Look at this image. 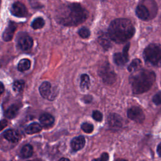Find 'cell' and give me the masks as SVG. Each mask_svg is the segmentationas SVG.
Returning a JSON list of instances; mask_svg holds the SVG:
<instances>
[{"label":"cell","instance_id":"cell-28","mask_svg":"<svg viewBox=\"0 0 161 161\" xmlns=\"http://www.w3.org/2000/svg\"><path fill=\"white\" fill-rule=\"evenodd\" d=\"M92 118L97 121H101L103 119V114L97 110H95L92 112Z\"/></svg>","mask_w":161,"mask_h":161},{"label":"cell","instance_id":"cell-10","mask_svg":"<svg viewBox=\"0 0 161 161\" xmlns=\"http://www.w3.org/2000/svg\"><path fill=\"white\" fill-rule=\"evenodd\" d=\"M16 24L13 21H9L3 33V39L5 42H9L12 40L14 31L16 29Z\"/></svg>","mask_w":161,"mask_h":161},{"label":"cell","instance_id":"cell-23","mask_svg":"<svg viewBox=\"0 0 161 161\" xmlns=\"http://www.w3.org/2000/svg\"><path fill=\"white\" fill-rule=\"evenodd\" d=\"M142 65V62L140 59L135 58L132 60L131 64L128 67V70L130 72H134L140 69Z\"/></svg>","mask_w":161,"mask_h":161},{"label":"cell","instance_id":"cell-17","mask_svg":"<svg viewBox=\"0 0 161 161\" xmlns=\"http://www.w3.org/2000/svg\"><path fill=\"white\" fill-rule=\"evenodd\" d=\"M114 62L118 66H123L128 60V56L122 53H115L113 55Z\"/></svg>","mask_w":161,"mask_h":161},{"label":"cell","instance_id":"cell-9","mask_svg":"<svg viewBox=\"0 0 161 161\" xmlns=\"http://www.w3.org/2000/svg\"><path fill=\"white\" fill-rule=\"evenodd\" d=\"M11 13L16 17L23 18L28 15V11L26 6L20 2H15L11 6Z\"/></svg>","mask_w":161,"mask_h":161},{"label":"cell","instance_id":"cell-19","mask_svg":"<svg viewBox=\"0 0 161 161\" xmlns=\"http://www.w3.org/2000/svg\"><path fill=\"white\" fill-rule=\"evenodd\" d=\"M33 147L30 144H27L22 147L20 151V155L23 158H28L33 155Z\"/></svg>","mask_w":161,"mask_h":161},{"label":"cell","instance_id":"cell-35","mask_svg":"<svg viewBox=\"0 0 161 161\" xmlns=\"http://www.w3.org/2000/svg\"><path fill=\"white\" fill-rule=\"evenodd\" d=\"M116 161H127L125 159H123V158H119V159H117Z\"/></svg>","mask_w":161,"mask_h":161},{"label":"cell","instance_id":"cell-30","mask_svg":"<svg viewBox=\"0 0 161 161\" xmlns=\"http://www.w3.org/2000/svg\"><path fill=\"white\" fill-rule=\"evenodd\" d=\"M109 160V155L107 152H104L102 153L101 157L98 158L92 159V161H108Z\"/></svg>","mask_w":161,"mask_h":161},{"label":"cell","instance_id":"cell-14","mask_svg":"<svg viewBox=\"0 0 161 161\" xmlns=\"http://www.w3.org/2000/svg\"><path fill=\"white\" fill-rule=\"evenodd\" d=\"M86 140L83 136H79L74 137L70 142L71 148L74 151H78L81 150L85 145Z\"/></svg>","mask_w":161,"mask_h":161},{"label":"cell","instance_id":"cell-4","mask_svg":"<svg viewBox=\"0 0 161 161\" xmlns=\"http://www.w3.org/2000/svg\"><path fill=\"white\" fill-rule=\"evenodd\" d=\"M143 57L147 64L153 66L161 65V45L157 43L150 44L145 48Z\"/></svg>","mask_w":161,"mask_h":161},{"label":"cell","instance_id":"cell-20","mask_svg":"<svg viewBox=\"0 0 161 161\" xmlns=\"http://www.w3.org/2000/svg\"><path fill=\"white\" fill-rule=\"evenodd\" d=\"M19 108L16 104H13L10 106L5 111V116L8 118L12 119L15 117L18 112Z\"/></svg>","mask_w":161,"mask_h":161},{"label":"cell","instance_id":"cell-21","mask_svg":"<svg viewBox=\"0 0 161 161\" xmlns=\"http://www.w3.org/2000/svg\"><path fill=\"white\" fill-rule=\"evenodd\" d=\"M31 66V62L28 58H23L20 60L18 64V69L20 72H25L28 70Z\"/></svg>","mask_w":161,"mask_h":161},{"label":"cell","instance_id":"cell-3","mask_svg":"<svg viewBox=\"0 0 161 161\" xmlns=\"http://www.w3.org/2000/svg\"><path fill=\"white\" fill-rule=\"evenodd\" d=\"M155 80V74L153 71L139 69L130 77L131 89L135 94H142L148 91Z\"/></svg>","mask_w":161,"mask_h":161},{"label":"cell","instance_id":"cell-31","mask_svg":"<svg viewBox=\"0 0 161 161\" xmlns=\"http://www.w3.org/2000/svg\"><path fill=\"white\" fill-rule=\"evenodd\" d=\"M6 125H7V121L5 119H3L1 121V129L4 128L5 126H6Z\"/></svg>","mask_w":161,"mask_h":161},{"label":"cell","instance_id":"cell-27","mask_svg":"<svg viewBox=\"0 0 161 161\" xmlns=\"http://www.w3.org/2000/svg\"><path fill=\"white\" fill-rule=\"evenodd\" d=\"M78 34L82 38H87L91 34L89 30L86 27H82L78 31Z\"/></svg>","mask_w":161,"mask_h":161},{"label":"cell","instance_id":"cell-12","mask_svg":"<svg viewBox=\"0 0 161 161\" xmlns=\"http://www.w3.org/2000/svg\"><path fill=\"white\" fill-rule=\"evenodd\" d=\"M98 42L101 45V46L104 50H108L111 46V38L108 34V33L106 32H100V34L98 36Z\"/></svg>","mask_w":161,"mask_h":161},{"label":"cell","instance_id":"cell-15","mask_svg":"<svg viewBox=\"0 0 161 161\" xmlns=\"http://www.w3.org/2000/svg\"><path fill=\"white\" fill-rule=\"evenodd\" d=\"M3 136L9 142L13 143L18 142L20 139L19 133L13 129H8L3 133Z\"/></svg>","mask_w":161,"mask_h":161},{"label":"cell","instance_id":"cell-5","mask_svg":"<svg viewBox=\"0 0 161 161\" xmlns=\"http://www.w3.org/2000/svg\"><path fill=\"white\" fill-rule=\"evenodd\" d=\"M157 6L155 1L152 0L150 7H148L145 0L139 4L135 10L136 16L142 20H148L152 18L156 14Z\"/></svg>","mask_w":161,"mask_h":161},{"label":"cell","instance_id":"cell-34","mask_svg":"<svg viewBox=\"0 0 161 161\" xmlns=\"http://www.w3.org/2000/svg\"><path fill=\"white\" fill-rule=\"evenodd\" d=\"M58 161H70V160L68 158H61Z\"/></svg>","mask_w":161,"mask_h":161},{"label":"cell","instance_id":"cell-13","mask_svg":"<svg viewBox=\"0 0 161 161\" xmlns=\"http://www.w3.org/2000/svg\"><path fill=\"white\" fill-rule=\"evenodd\" d=\"M52 86L51 84L49 82L45 81L42 83L39 87V92L40 95L46 99H50L52 94Z\"/></svg>","mask_w":161,"mask_h":161},{"label":"cell","instance_id":"cell-7","mask_svg":"<svg viewBox=\"0 0 161 161\" xmlns=\"http://www.w3.org/2000/svg\"><path fill=\"white\" fill-rule=\"evenodd\" d=\"M16 41L18 47L22 51L30 50L33 45L32 38L25 32L19 33L16 36Z\"/></svg>","mask_w":161,"mask_h":161},{"label":"cell","instance_id":"cell-36","mask_svg":"<svg viewBox=\"0 0 161 161\" xmlns=\"http://www.w3.org/2000/svg\"><path fill=\"white\" fill-rule=\"evenodd\" d=\"M28 161H39V160H28Z\"/></svg>","mask_w":161,"mask_h":161},{"label":"cell","instance_id":"cell-29","mask_svg":"<svg viewBox=\"0 0 161 161\" xmlns=\"http://www.w3.org/2000/svg\"><path fill=\"white\" fill-rule=\"evenodd\" d=\"M152 101L153 103H155L156 105H158L161 104V91L158 92L157 94H155L153 96Z\"/></svg>","mask_w":161,"mask_h":161},{"label":"cell","instance_id":"cell-33","mask_svg":"<svg viewBox=\"0 0 161 161\" xmlns=\"http://www.w3.org/2000/svg\"><path fill=\"white\" fill-rule=\"evenodd\" d=\"M4 91V86L2 82H1V93L2 94Z\"/></svg>","mask_w":161,"mask_h":161},{"label":"cell","instance_id":"cell-1","mask_svg":"<svg viewBox=\"0 0 161 161\" xmlns=\"http://www.w3.org/2000/svg\"><path fill=\"white\" fill-rule=\"evenodd\" d=\"M89 16L87 11L79 3H70L60 6L56 12L55 19L64 26H77L82 23Z\"/></svg>","mask_w":161,"mask_h":161},{"label":"cell","instance_id":"cell-32","mask_svg":"<svg viewBox=\"0 0 161 161\" xmlns=\"http://www.w3.org/2000/svg\"><path fill=\"white\" fill-rule=\"evenodd\" d=\"M157 152L158 155L161 157V142L158 145L157 148Z\"/></svg>","mask_w":161,"mask_h":161},{"label":"cell","instance_id":"cell-11","mask_svg":"<svg viewBox=\"0 0 161 161\" xmlns=\"http://www.w3.org/2000/svg\"><path fill=\"white\" fill-rule=\"evenodd\" d=\"M108 123L111 128H119L122 125L121 118L116 113H111L108 117Z\"/></svg>","mask_w":161,"mask_h":161},{"label":"cell","instance_id":"cell-24","mask_svg":"<svg viewBox=\"0 0 161 161\" xmlns=\"http://www.w3.org/2000/svg\"><path fill=\"white\" fill-rule=\"evenodd\" d=\"M45 25V21L42 17H37L35 19L33 20V21L31 23V27L35 29H40L44 26Z\"/></svg>","mask_w":161,"mask_h":161},{"label":"cell","instance_id":"cell-8","mask_svg":"<svg viewBox=\"0 0 161 161\" xmlns=\"http://www.w3.org/2000/svg\"><path fill=\"white\" fill-rule=\"evenodd\" d=\"M128 117L138 123H142L145 119V114L141 108L137 106H132L127 111Z\"/></svg>","mask_w":161,"mask_h":161},{"label":"cell","instance_id":"cell-18","mask_svg":"<svg viewBox=\"0 0 161 161\" xmlns=\"http://www.w3.org/2000/svg\"><path fill=\"white\" fill-rule=\"evenodd\" d=\"M42 130V126L38 123H32L25 129V131L28 135L36 133Z\"/></svg>","mask_w":161,"mask_h":161},{"label":"cell","instance_id":"cell-22","mask_svg":"<svg viewBox=\"0 0 161 161\" xmlns=\"http://www.w3.org/2000/svg\"><path fill=\"white\" fill-rule=\"evenodd\" d=\"M90 86V79L88 75L83 74L80 76V87L82 91H86L89 89Z\"/></svg>","mask_w":161,"mask_h":161},{"label":"cell","instance_id":"cell-26","mask_svg":"<svg viewBox=\"0 0 161 161\" xmlns=\"http://www.w3.org/2000/svg\"><path fill=\"white\" fill-rule=\"evenodd\" d=\"M80 128L82 129V130L86 133H91L92 132L93 130H94V126L91 123H89L88 122H84L83 123L81 126Z\"/></svg>","mask_w":161,"mask_h":161},{"label":"cell","instance_id":"cell-25","mask_svg":"<svg viewBox=\"0 0 161 161\" xmlns=\"http://www.w3.org/2000/svg\"><path fill=\"white\" fill-rule=\"evenodd\" d=\"M25 87V82L22 80H18L14 82L13 84V89L16 92H19L23 91Z\"/></svg>","mask_w":161,"mask_h":161},{"label":"cell","instance_id":"cell-6","mask_svg":"<svg viewBox=\"0 0 161 161\" xmlns=\"http://www.w3.org/2000/svg\"><path fill=\"white\" fill-rule=\"evenodd\" d=\"M99 75L103 81L106 84L111 85L116 80V74L112 67L108 62L104 64L100 67L99 70Z\"/></svg>","mask_w":161,"mask_h":161},{"label":"cell","instance_id":"cell-16","mask_svg":"<svg viewBox=\"0 0 161 161\" xmlns=\"http://www.w3.org/2000/svg\"><path fill=\"white\" fill-rule=\"evenodd\" d=\"M41 125L45 128H48L51 126L55 121V119L52 115L49 113L42 114L39 118Z\"/></svg>","mask_w":161,"mask_h":161},{"label":"cell","instance_id":"cell-2","mask_svg":"<svg viewBox=\"0 0 161 161\" xmlns=\"http://www.w3.org/2000/svg\"><path fill=\"white\" fill-rule=\"evenodd\" d=\"M135 29L131 22L126 18L113 20L108 28V34L113 42L122 43L130 39L135 34Z\"/></svg>","mask_w":161,"mask_h":161}]
</instances>
